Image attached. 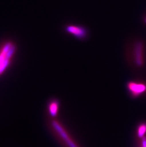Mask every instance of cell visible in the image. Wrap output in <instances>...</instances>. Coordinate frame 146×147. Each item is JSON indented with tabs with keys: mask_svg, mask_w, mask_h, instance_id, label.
<instances>
[{
	"mask_svg": "<svg viewBox=\"0 0 146 147\" xmlns=\"http://www.w3.org/2000/svg\"><path fill=\"white\" fill-rule=\"evenodd\" d=\"M51 126L58 139L66 147H79L66 129L59 121L53 120L51 121Z\"/></svg>",
	"mask_w": 146,
	"mask_h": 147,
	"instance_id": "cell-1",
	"label": "cell"
},
{
	"mask_svg": "<svg viewBox=\"0 0 146 147\" xmlns=\"http://www.w3.org/2000/svg\"><path fill=\"white\" fill-rule=\"evenodd\" d=\"M15 51V46L10 42L6 43L1 48L0 51V74L9 65Z\"/></svg>",
	"mask_w": 146,
	"mask_h": 147,
	"instance_id": "cell-2",
	"label": "cell"
},
{
	"mask_svg": "<svg viewBox=\"0 0 146 147\" xmlns=\"http://www.w3.org/2000/svg\"><path fill=\"white\" fill-rule=\"evenodd\" d=\"M64 30L66 33L71 35L78 40H86L89 35L88 29L83 25L68 24L65 25Z\"/></svg>",
	"mask_w": 146,
	"mask_h": 147,
	"instance_id": "cell-3",
	"label": "cell"
},
{
	"mask_svg": "<svg viewBox=\"0 0 146 147\" xmlns=\"http://www.w3.org/2000/svg\"><path fill=\"white\" fill-rule=\"evenodd\" d=\"M127 90L134 97L141 94L146 90V86L142 83L130 82L127 84Z\"/></svg>",
	"mask_w": 146,
	"mask_h": 147,
	"instance_id": "cell-4",
	"label": "cell"
},
{
	"mask_svg": "<svg viewBox=\"0 0 146 147\" xmlns=\"http://www.w3.org/2000/svg\"><path fill=\"white\" fill-rule=\"evenodd\" d=\"M143 44L138 42L135 44L134 47V58L137 65L141 66L143 63Z\"/></svg>",
	"mask_w": 146,
	"mask_h": 147,
	"instance_id": "cell-5",
	"label": "cell"
},
{
	"mask_svg": "<svg viewBox=\"0 0 146 147\" xmlns=\"http://www.w3.org/2000/svg\"><path fill=\"white\" fill-rule=\"evenodd\" d=\"M59 102L57 100H53L48 105V113L53 118L57 116L59 112Z\"/></svg>",
	"mask_w": 146,
	"mask_h": 147,
	"instance_id": "cell-6",
	"label": "cell"
},
{
	"mask_svg": "<svg viewBox=\"0 0 146 147\" xmlns=\"http://www.w3.org/2000/svg\"><path fill=\"white\" fill-rule=\"evenodd\" d=\"M146 132V124H142L139 125L138 127L137 134L139 138H142L143 137L144 135Z\"/></svg>",
	"mask_w": 146,
	"mask_h": 147,
	"instance_id": "cell-7",
	"label": "cell"
},
{
	"mask_svg": "<svg viewBox=\"0 0 146 147\" xmlns=\"http://www.w3.org/2000/svg\"><path fill=\"white\" fill-rule=\"evenodd\" d=\"M141 147H146V138L144 136L142 138Z\"/></svg>",
	"mask_w": 146,
	"mask_h": 147,
	"instance_id": "cell-8",
	"label": "cell"
},
{
	"mask_svg": "<svg viewBox=\"0 0 146 147\" xmlns=\"http://www.w3.org/2000/svg\"><path fill=\"white\" fill-rule=\"evenodd\" d=\"M144 22H145V24H146V18L145 19V20H144Z\"/></svg>",
	"mask_w": 146,
	"mask_h": 147,
	"instance_id": "cell-9",
	"label": "cell"
}]
</instances>
